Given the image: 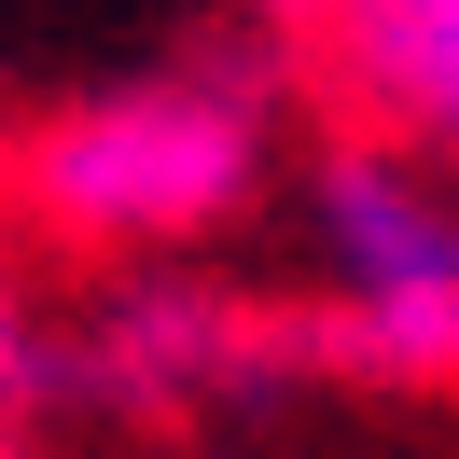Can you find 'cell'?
Here are the masks:
<instances>
[{"mask_svg":"<svg viewBox=\"0 0 459 459\" xmlns=\"http://www.w3.org/2000/svg\"><path fill=\"white\" fill-rule=\"evenodd\" d=\"M279 140H292V70L251 14H223L168 70H126V84L0 126V237L56 264H181L264 209Z\"/></svg>","mask_w":459,"mask_h":459,"instance_id":"obj_1","label":"cell"},{"mask_svg":"<svg viewBox=\"0 0 459 459\" xmlns=\"http://www.w3.org/2000/svg\"><path fill=\"white\" fill-rule=\"evenodd\" d=\"M292 98L348 140H390L446 168L459 140V0H251Z\"/></svg>","mask_w":459,"mask_h":459,"instance_id":"obj_2","label":"cell"},{"mask_svg":"<svg viewBox=\"0 0 459 459\" xmlns=\"http://www.w3.org/2000/svg\"><path fill=\"white\" fill-rule=\"evenodd\" d=\"M292 209H307V251H320L334 292H459V223H446V168L431 153L320 126L307 168H292Z\"/></svg>","mask_w":459,"mask_h":459,"instance_id":"obj_3","label":"cell"},{"mask_svg":"<svg viewBox=\"0 0 459 459\" xmlns=\"http://www.w3.org/2000/svg\"><path fill=\"white\" fill-rule=\"evenodd\" d=\"M42 362H56V334H42V307H29V251L0 237V418L42 403Z\"/></svg>","mask_w":459,"mask_h":459,"instance_id":"obj_4","label":"cell"},{"mask_svg":"<svg viewBox=\"0 0 459 459\" xmlns=\"http://www.w3.org/2000/svg\"><path fill=\"white\" fill-rule=\"evenodd\" d=\"M0 431H14V418H0ZM0 459H14V446H0Z\"/></svg>","mask_w":459,"mask_h":459,"instance_id":"obj_5","label":"cell"}]
</instances>
